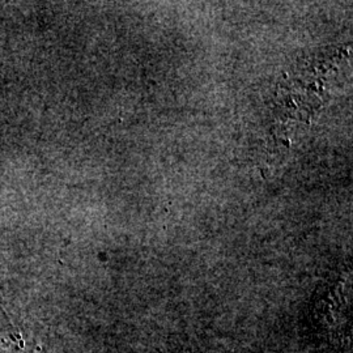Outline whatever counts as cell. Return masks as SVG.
Here are the masks:
<instances>
[{"instance_id":"obj_1","label":"cell","mask_w":353,"mask_h":353,"mask_svg":"<svg viewBox=\"0 0 353 353\" xmlns=\"http://www.w3.org/2000/svg\"><path fill=\"white\" fill-rule=\"evenodd\" d=\"M0 353H28L20 332L14 330L8 316L0 306Z\"/></svg>"}]
</instances>
